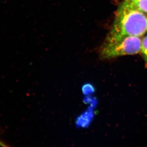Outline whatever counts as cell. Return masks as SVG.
Masks as SVG:
<instances>
[{
    "mask_svg": "<svg viewBox=\"0 0 147 147\" xmlns=\"http://www.w3.org/2000/svg\"><path fill=\"white\" fill-rule=\"evenodd\" d=\"M147 32V17L132 1L124 0L119 6L107 38L119 39L127 36L140 37Z\"/></svg>",
    "mask_w": 147,
    "mask_h": 147,
    "instance_id": "obj_1",
    "label": "cell"
},
{
    "mask_svg": "<svg viewBox=\"0 0 147 147\" xmlns=\"http://www.w3.org/2000/svg\"><path fill=\"white\" fill-rule=\"evenodd\" d=\"M142 40L140 37L127 36L119 39L106 38L100 50L103 59L137 54L141 50Z\"/></svg>",
    "mask_w": 147,
    "mask_h": 147,
    "instance_id": "obj_2",
    "label": "cell"
},
{
    "mask_svg": "<svg viewBox=\"0 0 147 147\" xmlns=\"http://www.w3.org/2000/svg\"><path fill=\"white\" fill-rule=\"evenodd\" d=\"M92 117V115L91 111H87L77 119V125L81 127L87 126V125L90 123Z\"/></svg>",
    "mask_w": 147,
    "mask_h": 147,
    "instance_id": "obj_3",
    "label": "cell"
},
{
    "mask_svg": "<svg viewBox=\"0 0 147 147\" xmlns=\"http://www.w3.org/2000/svg\"><path fill=\"white\" fill-rule=\"evenodd\" d=\"M132 2L139 10L147 13V0H134Z\"/></svg>",
    "mask_w": 147,
    "mask_h": 147,
    "instance_id": "obj_4",
    "label": "cell"
},
{
    "mask_svg": "<svg viewBox=\"0 0 147 147\" xmlns=\"http://www.w3.org/2000/svg\"><path fill=\"white\" fill-rule=\"evenodd\" d=\"M140 51L143 55L145 61L147 63V35L142 40Z\"/></svg>",
    "mask_w": 147,
    "mask_h": 147,
    "instance_id": "obj_5",
    "label": "cell"
},
{
    "mask_svg": "<svg viewBox=\"0 0 147 147\" xmlns=\"http://www.w3.org/2000/svg\"><path fill=\"white\" fill-rule=\"evenodd\" d=\"M82 90L83 94H84L93 93L94 92V88L93 87V86L89 83H87L83 85Z\"/></svg>",
    "mask_w": 147,
    "mask_h": 147,
    "instance_id": "obj_6",
    "label": "cell"
},
{
    "mask_svg": "<svg viewBox=\"0 0 147 147\" xmlns=\"http://www.w3.org/2000/svg\"><path fill=\"white\" fill-rule=\"evenodd\" d=\"M0 146H1V147H5V146H6V145L4 144V143H3V142H1V141L0 140Z\"/></svg>",
    "mask_w": 147,
    "mask_h": 147,
    "instance_id": "obj_7",
    "label": "cell"
},
{
    "mask_svg": "<svg viewBox=\"0 0 147 147\" xmlns=\"http://www.w3.org/2000/svg\"><path fill=\"white\" fill-rule=\"evenodd\" d=\"M126 1H132L133 0H126Z\"/></svg>",
    "mask_w": 147,
    "mask_h": 147,
    "instance_id": "obj_8",
    "label": "cell"
},
{
    "mask_svg": "<svg viewBox=\"0 0 147 147\" xmlns=\"http://www.w3.org/2000/svg\"><path fill=\"white\" fill-rule=\"evenodd\" d=\"M133 1H134V0H133Z\"/></svg>",
    "mask_w": 147,
    "mask_h": 147,
    "instance_id": "obj_9",
    "label": "cell"
}]
</instances>
